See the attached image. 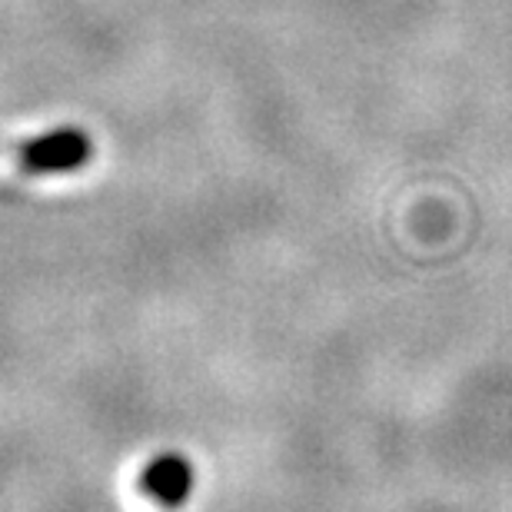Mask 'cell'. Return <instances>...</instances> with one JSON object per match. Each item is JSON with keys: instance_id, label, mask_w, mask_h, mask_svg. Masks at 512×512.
<instances>
[{"instance_id": "2", "label": "cell", "mask_w": 512, "mask_h": 512, "mask_svg": "<svg viewBox=\"0 0 512 512\" xmlns=\"http://www.w3.org/2000/svg\"><path fill=\"white\" fill-rule=\"evenodd\" d=\"M190 483H193V473L180 456L153 459V463L147 466V473H143V489H147V493L163 506L183 503L190 493Z\"/></svg>"}, {"instance_id": "1", "label": "cell", "mask_w": 512, "mask_h": 512, "mask_svg": "<svg viewBox=\"0 0 512 512\" xmlns=\"http://www.w3.org/2000/svg\"><path fill=\"white\" fill-rule=\"evenodd\" d=\"M90 140L80 130H54L47 137L30 140L20 160L30 173H60V170H77L80 163L90 157Z\"/></svg>"}]
</instances>
